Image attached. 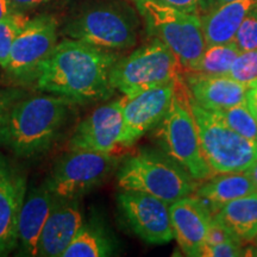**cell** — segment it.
Here are the masks:
<instances>
[{
  "mask_svg": "<svg viewBox=\"0 0 257 257\" xmlns=\"http://www.w3.org/2000/svg\"><path fill=\"white\" fill-rule=\"evenodd\" d=\"M118 56L110 49L67 38L41 67L36 87L73 101H96L113 93L111 72Z\"/></svg>",
  "mask_w": 257,
  "mask_h": 257,
  "instance_id": "6da1fadb",
  "label": "cell"
},
{
  "mask_svg": "<svg viewBox=\"0 0 257 257\" xmlns=\"http://www.w3.org/2000/svg\"><path fill=\"white\" fill-rule=\"evenodd\" d=\"M72 101L57 94L24 96L11 110L2 142L21 157L44 153L66 123Z\"/></svg>",
  "mask_w": 257,
  "mask_h": 257,
  "instance_id": "7a4b0ae2",
  "label": "cell"
},
{
  "mask_svg": "<svg viewBox=\"0 0 257 257\" xmlns=\"http://www.w3.org/2000/svg\"><path fill=\"white\" fill-rule=\"evenodd\" d=\"M191 98L186 80L182 76L175 80L174 94L166 114L156 125L155 136L163 153L178 162L193 179L201 181L213 175L201 154Z\"/></svg>",
  "mask_w": 257,
  "mask_h": 257,
  "instance_id": "3957f363",
  "label": "cell"
},
{
  "mask_svg": "<svg viewBox=\"0 0 257 257\" xmlns=\"http://www.w3.org/2000/svg\"><path fill=\"white\" fill-rule=\"evenodd\" d=\"M117 176L121 189L148 193L168 205L193 195L199 186L172 157L155 150H142L128 157Z\"/></svg>",
  "mask_w": 257,
  "mask_h": 257,
  "instance_id": "277c9868",
  "label": "cell"
},
{
  "mask_svg": "<svg viewBox=\"0 0 257 257\" xmlns=\"http://www.w3.org/2000/svg\"><path fill=\"white\" fill-rule=\"evenodd\" d=\"M201 154L212 175L244 173L257 163V142L243 137L191 98Z\"/></svg>",
  "mask_w": 257,
  "mask_h": 257,
  "instance_id": "5b68a950",
  "label": "cell"
},
{
  "mask_svg": "<svg viewBox=\"0 0 257 257\" xmlns=\"http://www.w3.org/2000/svg\"><path fill=\"white\" fill-rule=\"evenodd\" d=\"M148 31L166 44L188 72H194L206 49L201 19L157 0H137Z\"/></svg>",
  "mask_w": 257,
  "mask_h": 257,
  "instance_id": "8992f818",
  "label": "cell"
},
{
  "mask_svg": "<svg viewBox=\"0 0 257 257\" xmlns=\"http://www.w3.org/2000/svg\"><path fill=\"white\" fill-rule=\"evenodd\" d=\"M184 69L179 57L166 44L155 40L115 62L111 85L125 95L136 94L174 82L181 78Z\"/></svg>",
  "mask_w": 257,
  "mask_h": 257,
  "instance_id": "52a82bcc",
  "label": "cell"
},
{
  "mask_svg": "<svg viewBox=\"0 0 257 257\" xmlns=\"http://www.w3.org/2000/svg\"><path fill=\"white\" fill-rule=\"evenodd\" d=\"M64 35L110 50L128 49L137 42V25L130 12L112 4L83 10L64 28Z\"/></svg>",
  "mask_w": 257,
  "mask_h": 257,
  "instance_id": "ba28073f",
  "label": "cell"
},
{
  "mask_svg": "<svg viewBox=\"0 0 257 257\" xmlns=\"http://www.w3.org/2000/svg\"><path fill=\"white\" fill-rule=\"evenodd\" d=\"M118 161L114 154L72 150L57 165L46 185L56 198L76 199L104 181Z\"/></svg>",
  "mask_w": 257,
  "mask_h": 257,
  "instance_id": "9c48e42d",
  "label": "cell"
},
{
  "mask_svg": "<svg viewBox=\"0 0 257 257\" xmlns=\"http://www.w3.org/2000/svg\"><path fill=\"white\" fill-rule=\"evenodd\" d=\"M56 41L57 22L53 16L29 19L12 46L6 73L18 81H35Z\"/></svg>",
  "mask_w": 257,
  "mask_h": 257,
  "instance_id": "30bf717a",
  "label": "cell"
},
{
  "mask_svg": "<svg viewBox=\"0 0 257 257\" xmlns=\"http://www.w3.org/2000/svg\"><path fill=\"white\" fill-rule=\"evenodd\" d=\"M117 199L128 226L144 242L161 245L174 239L167 202L148 193L125 189Z\"/></svg>",
  "mask_w": 257,
  "mask_h": 257,
  "instance_id": "8fae6325",
  "label": "cell"
},
{
  "mask_svg": "<svg viewBox=\"0 0 257 257\" xmlns=\"http://www.w3.org/2000/svg\"><path fill=\"white\" fill-rule=\"evenodd\" d=\"M174 82L136 94H124L121 98L123 130L120 146H131L160 123L172 101Z\"/></svg>",
  "mask_w": 257,
  "mask_h": 257,
  "instance_id": "7c38bea8",
  "label": "cell"
},
{
  "mask_svg": "<svg viewBox=\"0 0 257 257\" xmlns=\"http://www.w3.org/2000/svg\"><path fill=\"white\" fill-rule=\"evenodd\" d=\"M121 130L123 114L119 99L98 107L79 124L70 140V149L114 154L120 146Z\"/></svg>",
  "mask_w": 257,
  "mask_h": 257,
  "instance_id": "4fadbf2b",
  "label": "cell"
},
{
  "mask_svg": "<svg viewBox=\"0 0 257 257\" xmlns=\"http://www.w3.org/2000/svg\"><path fill=\"white\" fill-rule=\"evenodd\" d=\"M27 195V180L0 155V256L17 246L18 219Z\"/></svg>",
  "mask_w": 257,
  "mask_h": 257,
  "instance_id": "5bb4252c",
  "label": "cell"
},
{
  "mask_svg": "<svg viewBox=\"0 0 257 257\" xmlns=\"http://www.w3.org/2000/svg\"><path fill=\"white\" fill-rule=\"evenodd\" d=\"M173 233L186 256L200 257L213 214L197 197H185L169 205Z\"/></svg>",
  "mask_w": 257,
  "mask_h": 257,
  "instance_id": "9a60e30c",
  "label": "cell"
},
{
  "mask_svg": "<svg viewBox=\"0 0 257 257\" xmlns=\"http://www.w3.org/2000/svg\"><path fill=\"white\" fill-rule=\"evenodd\" d=\"M192 99L208 111H218L246 104L248 85L229 75H208L191 72L186 78Z\"/></svg>",
  "mask_w": 257,
  "mask_h": 257,
  "instance_id": "2e32d148",
  "label": "cell"
},
{
  "mask_svg": "<svg viewBox=\"0 0 257 257\" xmlns=\"http://www.w3.org/2000/svg\"><path fill=\"white\" fill-rule=\"evenodd\" d=\"M60 201L47 185L32 189L22 206L18 219V246L21 255L37 256L44 224Z\"/></svg>",
  "mask_w": 257,
  "mask_h": 257,
  "instance_id": "e0dca14e",
  "label": "cell"
},
{
  "mask_svg": "<svg viewBox=\"0 0 257 257\" xmlns=\"http://www.w3.org/2000/svg\"><path fill=\"white\" fill-rule=\"evenodd\" d=\"M82 225L76 199H60L42 230L37 256H62Z\"/></svg>",
  "mask_w": 257,
  "mask_h": 257,
  "instance_id": "ac0fdd59",
  "label": "cell"
},
{
  "mask_svg": "<svg viewBox=\"0 0 257 257\" xmlns=\"http://www.w3.org/2000/svg\"><path fill=\"white\" fill-rule=\"evenodd\" d=\"M257 5V0H233L217 6L201 19L206 47L230 43L243 19Z\"/></svg>",
  "mask_w": 257,
  "mask_h": 257,
  "instance_id": "d6986e66",
  "label": "cell"
},
{
  "mask_svg": "<svg viewBox=\"0 0 257 257\" xmlns=\"http://www.w3.org/2000/svg\"><path fill=\"white\" fill-rule=\"evenodd\" d=\"M257 192L245 173H226L206 179L195 189L194 197L204 202L212 214L219 212L230 201Z\"/></svg>",
  "mask_w": 257,
  "mask_h": 257,
  "instance_id": "ffe728a7",
  "label": "cell"
},
{
  "mask_svg": "<svg viewBox=\"0 0 257 257\" xmlns=\"http://www.w3.org/2000/svg\"><path fill=\"white\" fill-rule=\"evenodd\" d=\"M216 216L238 242H252L257 237V192L230 201Z\"/></svg>",
  "mask_w": 257,
  "mask_h": 257,
  "instance_id": "44dd1931",
  "label": "cell"
},
{
  "mask_svg": "<svg viewBox=\"0 0 257 257\" xmlns=\"http://www.w3.org/2000/svg\"><path fill=\"white\" fill-rule=\"evenodd\" d=\"M112 243L95 224H83L62 257H102L112 253Z\"/></svg>",
  "mask_w": 257,
  "mask_h": 257,
  "instance_id": "7402d4cb",
  "label": "cell"
},
{
  "mask_svg": "<svg viewBox=\"0 0 257 257\" xmlns=\"http://www.w3.org/2000/svg\"><path fill=\"white\" fill-rule=\"evenodd\" d=\"M239 53L240 50L233 42L208 46L194 72L208 75H229L233 61Z\"/></svg>",
  "mask_w": 257,
  "mask_h": 257,
  "instance_id": "603a6c76",
  "label": "cell"
},
{
  "mask_svg": "<svg viewBox=\"0 0 257 257\" xmlns=\"http://www.w3.org/2000/svg\"><path fill=\"white\" fill-rule=\"evenodd\" d=\"M210 112L236 133L242 135L243 137L257 142V121L246 104Z\"/></svg>",
  "mask_w": 257,
  "mask_h": 257,
  "instance_id": "cb8c5ba5",
  "label": "cell"
},
{
  "mask_svg": "<svg viewBox=\"0 0 257 257\" xmlns=\"http://www.w3.org/2000/svg\"><path fill=\"white\" fill-rule=\"evenodd\" d=\"M29 18L22 12L16 11L9 17L0 21V66L8 67L12 46L22 29L28 23Z\"/></svg>",
  "mask_w": 257,
  "mask_h": 257,
  "instance_id": "d4e9b609",
  "label": "cell"
},
{
  "mask_svg": "<svg viewBox=\"0 0 257 257\" xmlns=\"http://www.w3.org/2000/svg\"><path fill=\"white\" fill-rule=\"evenodd\" d=\"M229 76L248 86L257 81V49L240 51L233 61Z\"/></svg>",
  "mask_w": 257,
  "mask_h": 257,
  "instance_id": "484cf974",
  "label": "cell"
},
{
  "mask_svg": "<svg viewBox=\"0 0 257 257\" xmlns=\"http://www.w3.org/2000/svg\"><path fill=\"white\" fill-rule=\"evenodd\" d=\"M232 42L240 51L257 49V5L243 19Z\"/></svg>",
  "mask_w": 257,
  "mask_h": 257,
  "instance_id": "4316f807",
  "label": "cell"
},
{
  "mask_svg": "<svg viewBox=\"0 0 257 257\" xmlns=\"http://www.w3.org/2000/svg\"><path fill=\"white\" fill-rule=\"evenodd\" d=\"M24 96H27L25 92L19 88L0 89V142L11 110Z\"/></svg>",
  "mask_w": 257,
  "mask_h": 257,
  "instance_id": "83f0119b",
  "label": "cell"
},
{
  "mask_svg": "<svg viewBox=\"0 0 257 257\" xmlns=\"http://www.w3.org/2000/svg\"><path fill=\"white\" fill-rule=\"evenodd\" d=\"M244 256L243 244L237 240H225V242L204 245L200 257H240Z\"/></svg>",
  "mask_w": 257,
  "mask_h": 257,
  "instance_id": "f1b7e54d",
  "label": "cell"
},
{
  "mask_svg": "<svg viewBox=\"0 0 257 257\" xmlns=\"http://www.w3.org/2000/svg\"><path fill=\"white\" fill-rule=\"evenodd\" d=\"M231 239L237 240L234 238L233 234L230 232V230L225 226L223 221H221L216 214H213L210 223V227H208V232H207L205 245H212V244H218V243L225 242V240H231ZM237 242H238V240H237ZM202 248H204V246H202Z\"/></svg>",
  "mask_w": 257,
  "mask_h": 257,
  "instance_id": "f546056e",
  "label": "cell"
},
{
  "mask_svg": "<svg viewBox=\"0 0 257 257\" xmlns=\"http://www.w3.org/2000/svg\"><path fill=\"white\" fill-rule=\"evenodd\" d=\"M157 2H161L163 3V4L182 10V11L193 12V14H195L199 5H200L201 0H157Z\"/></svg>",
  "mask_w": 257,
  "mask_h": 257,
  "instance_id": "4dcf8cb0",
  "label": "cell"
},
{
  "mask_svg": "<svg viewBox=\"0 0 257 257\" xmlns=\"http://www.w3.org/2000/svg\"><path fill=\"white\" fill-rule=\"evenodd\" d=\"M246 105L257 121V81L249 85L246 92Z\"/></svg>",
  "mask_w": 257,
  "mask_h": 257,
  "instance_id": "1f68e13d",
  "label": "cell"
},
{
  "mask_svg": "<svg viewBox=\"0 0 257 257\" xmlns=\"http://www.w3.org/2000/svg\"><path fill=\"white\" fill-rule=\"evenodd\" d=\"M11 2L16 11H22V10L37 8L42 4L49 3L50 0H11Z\"/></svg>",
  "mask_w": 257,
  "mask_h": 257,
  "instance_id": "d6a6232c",
  "label": "cell"
},
{
  "mask_svg": "<svg viewBox=\"0 0 257 257\" xmlns=\"http://www.w3.org/2000/svg\"><path fill=\"white\" fill-rule=\"evenodd\" d=\"M16 12L11 0H0V21Z\"/></svg>",
  "mask_w": 257,
  "mask_h": 257,
  "instance_id": "836d02e7",
  "label": "cell"
},
{
  "mask_svg": "<svg viewBox=\"0 0 257 257\" xmlns=\"http://www.w3.org/2000/svg\"><path fill=\"white\" fill-rule=\"evenodd\" d=\"M244 173H245V174L249 176L250 180L252 181L253 186H255L256 189H257V163H255V165H253L251 168L248 169L246 172H244Z\"/></svg>",
  "mask_w": 257,
  "mask_h": 257,
  "instance_id": "e575fe53",
  "label": "cell"
},
{
  "mask_svg": "<svg viewBox=\"0 0 257 257\" xmlns=\"http://www.w3.org/2000/svg\"><path fill=\"white\" fill-rule=\"evenodd\" d=\"M244 256H257V242L252 248L244 249Z\"/></svg>",
  "mask_w": 257,
  "mask_h": 257,
  "instance_id": "d590c367",
  "label": "cell"
},
{
  "mask_svg": "<svg viewBox=\"0 0 257 257\" xmlns=\"http://www.w3.org/2000/svg\"><path fill=\"white\" fill-rule=\"evenodd\" d=\"M219 2V5L220 4H224V3H230V2H233V0H218Z\"/></svg>",
  "mask_w": 257,
  "mask_h": 257,
  "instance_id": "8d00e7d4",
  "label": "cell"
},
{
  "mask_svg": "<svg viewBox=\"0 0 257 257\" xmlns=\"http://www.w3.org/2000/svg\"><path fill=\"white\" fill-rule=\"evenodd\" d=\"M255 240H256V242H257V237H256V239H255Z\"/></svg>",
  "mask_w": 257,
  "mask_h": 257,
  "instance_id": "74e56055",
  "label": "cell"
}]
</instances>
